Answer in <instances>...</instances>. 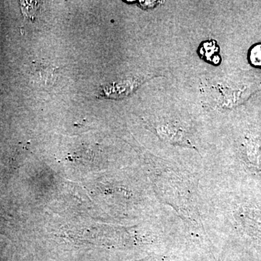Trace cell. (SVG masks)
Here are the masks:
<instances>
[{
    "label": "cell",
    "mask_w": 261,
    "mask_h": 261,
    "mask_svg": "<svg viewBox=\"0 0 261 261\" xmlns=\"http://www.w3.org/2000/svg\"><path fill=\"white\" fill-rule=\"evenodd\" d=\"M219 47L216 42H207L202 43L200 46V53L202 58L213 64H218L220 62Z\"/></svg>",
    "instance_id": "cell-1"
},
{
    "label": "cell",
    "mask_w": 261,
    "mask_h": 261,
    "mask_svg": "<svg viewBox=\"0 0 261 261\" xmlns=\"http://www.w3.org/2000/svg\"><path fill=\"white\" fill-rule=\"evenodd\" d=\"M249 59L252 65L261 67V44H257L252 48L249 55Z\"/></svg>",
    "instance_id": "cell-2"
}]
</instances>
